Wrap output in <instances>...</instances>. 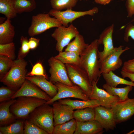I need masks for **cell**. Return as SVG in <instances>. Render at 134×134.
<instances>
[{"mask_svg": "<svg viewBox=\"0 0 134 134\" xmlns=\"http://www.w3.org/2000/svg\"><path fill=\"white\" fill-rule=\"evenodd\" d=\"M99 45L98 39H95L88 45L80 55V67L88 75L92 85L98 81L100 76L98 49Z\"/></svg>", "mask_w": 134, "mask_h": 134, "instance_id": "cell-1", "label": "cell"}, {"mask_svg": "<svg viewBox=\"0 0 134 134\" xmlns=\"http://www.w3.org/2000/svg\"><path fill=\"white\" fill-rule=\"evenodd\" d=\"M27 61L24 59L14 60L9 71L0 81L10 88L17 91L26 80Z\"/></svg>", "mask_w": 134, "mask_h": 134, "instance_id": "cell-2", "label": "cell"}, {"mask_svg": "<svg viewBox=\"0 0 134 134\" xmlns=\"http://www.w3.org/2000/svg\"><path fill=\"white\" fill-rule=\"evenodd\" d=\"M45 103L35 108L26 119L44 130L52 134L54 129L52 107Z\"/></svg>", "mask_w": 134, "mask_h": 134, "instance_id": "cell-3", "label": "cell"}, {"mask_svg": "<svg viewBox=\"0 0 134 134\" xmlns=\"http://www.w3.org/2000/svg\"><path fill=\"white\" fill-rule=\"evenodd\" d=\"M46 102L44 100L35 98L20 97L10 106V110L16 119L25 120L35 108Z\"/></svg>", "mask_w": 134, "mask_h": 134, "instance_id": "cell-4", "label": "cell"}, {"mask_svg": "<svg viewBox=\"0 0 134 134\" xmlns=\"http://www.w3.org/2000/svg\"><path fill=\"white\" fill-rule=\"evenodd\" d=\"M62 25L54 17H51L48 13H40L33 16L31 24L28 30L31 37L40 34L50 28Z\"/></svg>", "mask_w": 134, "mask_h": 134, "instance_id": "cell-5", "label": "cell"}, {"mask_svg": "<svg viewBox=\"0 0 134 134\" xmlns=\"http://www.w3.org/2000/svg\"><path fill=\"white\" fill-rule=\"evenodd\" d=\"M65 65L71 82L80 87L89 98L92 91V85L86 72L80 67L72 64Z\"/></svg>", "mask_w": 134, "mask_h": 134, "instance_id": "cell-6", "label": "cell"}, {"mask_svg": "<svg viewBox=\"0 0 134 134\" xmlns=\"http://www.w3.org/2000/svg\"><path fill=\"white\" fill-rule=\"evenodd\" d=\"M54 84L57 88V93L50 100L46 101L45 104H52L55 101L59 100L69 98L84 100H90L87 94L78 85H75L70 86L59 82Z\"/></svg>", "mask_w": 134, "mask_h": 134, "instance_id": "cell-7", "label": "cell"}, {"mask_svg": "<svg viewBox=\"0 0 134 134\" xmlns=\"http://www.w3.org/2000/svg\"><path fill=\"white\" fill-rule=\"evenodd\" d=\"M48 62L50 67L49 72L51 82L53 84L59 82L68 86L73 85L68 77L65 64L53 56Z\"/></svg>", "mask_w": 134, "mask_h": 134, "instance_id": "cell-8", "label": "cell"}, {"mask_svg": "<svg viewBox=\"0 0 134 134\" xmlns=\"http://www.w3.org/2000/svg\"><path fill=\"white\" fill-rule=\"evenodd\" d=\"M79 34L77 29L72 24L68 27L62 25L57 28L51 35L57 41L56 50L59 52L62 51L64 47Z\"/></svg>", "mask_w": 134, "mask_h": 134, "instance_id": "cell-9", "label": "cell"}, {"mask_svg": "<svg viewBox=\"0 0 134 134\" xmlns=\"http://www.w3.org/2000/svg\"><path fill=\"white\" fill-rule=\"evenodd\" d=\"M98 8L94 7L91 9L84 11H76L72 9H67L64 11H59L53 9L50 10L48 13L57 19L62 25L68 26L69 23H71L76 19L85 15L93 16L98 12Z\"/></svg>", "mask_w": 134, "mask_h": 134, "instance_id": "cell-10", "label": "cell"}, {"mask_svg": "<svg viewBox=\"0 0 134 134\" xmlns=\"http://www.w3.org/2000/svg\"><path fill=\"white\" fill-rule=\"evenodd\" d=\"M123 47L120 45L115 47L113 52L100 63V76L103 73L114 71L121 67L122 62L120 57L123 53L130 49L128 47L124 49Z\"/></svg>", "mask_w": 134, "mask_h": 134, "instance_id": "cell-11", "label": "cell"}, {"mask_svg": "<svg viewBox=\"0 0 134 134\" xmlns=\"http://www.w3.org/2000/svg\"><path fill=\"white\" fill-rule=\"evenodd\" d=\"M111 108L116 124L125 121L134 114V98L120 100Z\"/></svg>", "mask_w": 134, "mask_h": 134, "instance_id": "cell-12", "label": "cell"}, {"mask_svg": "<svg viewBox=\"0 0 134 134\" xmlns=\"http://www.w3.org/2000/svg\"><path fill=\"white\" fill-rule=\"evenodd\" d=\"M21 97L35 98L47 101L51 98L45 92L31 82L26 79L20 88L16 91L11 99Z\"/></svg>", "mask_w": 134, "mask_h": 134, "instance_id": "cell-13", "label": "cell"}, {"mask_svg": "<svg viewBox=\"0 0 134 134\" xmlns=\"http://www.w3.org/2000/svg\"><path fill=\"white\" fill-rule=\"evenodd\" d=\"M94 108V120L98 122L106 131L113 130L116 124L112 108H108L100 105Z\"/></svg>", "mask_w": 134, "mask_h": 134, "instance_id": "cell-14", "label": "cell"}, {"mask_svg": "<svg viewBox=\"0 0 134 134\" xmlns=\"http://www.w3.org/2000/svg\"><path fill=\"white\" fill-rule=\"evenodd\" d=\"M114 28L113 24L106 28L102 32L98 39L99 44H102L104 46L102 51L98 52L100 64L113 52L115 48L112 40Z\"/></svg>", "mask_w": 134, "mask_h": 134, "instance_id": "cell-15", "label": "cell"}, {"mask_svg": "<svg viewBox=\"0 0 134 134\" xmlns=\"http://www.w3.org/2000/svg\"><path fill=\"white\" fill-rule=\"evenodd\" d=\"M98 81L92 84V92L89 98L99 100L101 105L106 108H111L114 104L120 100L119 97L112 95L105 90L99 88L97 84Z\"/></svg>", "mask_w": 134, "mask_h": 134, "instance_id": "cell-16", "label": "cell"}, {"mask_svg": "<svg viewBox=\"0 0 134 134\" xmlns=\"http://www.w3.org/2000/svg\"><path fill=\"white\" fill-rule=\"evenodd\" d=\"M52 108L54 126L73 118L74 109L69 106L56 101L52 104Z\"/></svg>", "mask_w": 134, "mask_h": 134, "instance_id": "cell-17", "label": "cell"}, {"mask_svg": "<svg viewBox=\"0 0 134 134\" xmlns=\"http://www.w3.org/2000/svg\"><path fill=\"white\" fill-rule=\"evenodd\" d=\"M103 128L100 124L94 120L84 122L76 121L74 134H101Z\"/></svg>", "mask_w": 134, "mask_h": 134, "instance_id": "cell-18", "label": "cell"}, {"mask_svg": "<svg viewBox=\"0 0 134 134\" xmlns=\"http://www.w3.org/2000/svg\"><path fill=\"white\" fill-rule=\"evenodd\" d=\"M26 79L36 85L51 98L57 94L58 90L56 86L42 76H26Z\"/></svg>", "mask_w": 134, "mask_h": 134, "instance_id": "cell-19", "label": "cell"}, {"mask_svg": "<svg viewBox=\"0 0 134 134\" xmlns=\"http://www.w3.org/2000/svg\"><path fill=\"white\" fill-rule=\"evenodd\" d=\"M16 99H11L0 102V126L8 125L14 122L17 119L10 111V108Z\"/></svg>", "mask_w": 134, "mask_h": 134, "instance_id": "cell-20", "label": "cell"}, {"mask_svg": "<svg viewBox=\"0 0 134 134\" xmlns=\"http://www.w3.org/2000/svg\"><path fill=\"white\" fill-rule=\"evenodd\" d=\"M62 104L67 105L74 109H80L89 107H95L101 106L100 102L98 100L90 99L89 100H73L70 99H64L58 100Z\"/></svg>", "mask_w": 134, "mask_h": 134, "instance_id": "cell-21", "label": "cell"}, {"mask_svg": "<svg viewBox=\"0 0 134 134\" xmlns=\"http://www.w3.org/2000/svg\"><path fill=\"white\" fill-rule=\"evenodd\" d=\"M15 34L14 27L10 19H7L0 24V44L13 42Z\"/></svg>", "mask_w": 134, "mask_h": 134, "instance_id": "cell-22", "label": "cell"}, {"mask_svg": "<svg viewBox=\"0 0 134 134\" xmlns=\"http://www.w3.org/2000/svg\"><path fill=\"white\" fill-rule=\"evenodd\" d=\"M88 45L85 42L83 36L79 34L68 44L65 51L75 52L80 56Z\"/></svg>", "mask_w": 134, "mask_h": 134, "instance_id": "cell-23", "label": "cell"}, {"mask_svg": "<svg viewBox=\"0 0 134 134\" xmlns=\"http://www.w3.org/2000/svg\"><path fill=\"white\" fill-rule=\"evenodd\" d=\"M59 52L54 57L55 58L64 64H72L80 67L81 59L78 54L73 52L65 51Z\"/></svg>", "mask_w": 134, "mask_h": 134, "instance_id": "cell-24", "label": "cell"}, {"mask_svg": "<svg viewBox=\"0 0 134 134\" xmlns=\"http://www.w3.org/2000/svg\"><path fill=\"white\" fill-rule=\"evenodd\" d=\"M102 75L106 84L109 86L116 87L119 84L125 85H130L134 87V82L129 81L118 76L112 71H110L107 73H102Z\"/></svg>", "mask_w": 134, "mask_h": 134, "instance_id": "cell-25", "label": "cell"}, {"mask_svg": "<svg viewBox=\"0 0 134 134\" xmlns=\"http://www.w3.org/2000/svg\"><path fill=\"white\" fill-rule=\"evenodd\" d=\"M133 87L127 85L124 87L116 88L109 86L106 83L102 85L103 88L105 90L112 95L118 97L121 100H124L129 98L128 94L132 90Z\"/></svg>", "mask_w": 134, "mask_h": 134, "instance_id": "cell-26", "label": "cell"}, {"mask_svg": "<svg viewBox=\"0 0 134 134\" xmlns=\"http://www.w3.org/2000/svg\"><path fill=\"white\" fill-rule=\"evenodd\" d=\"M14 8L17 14L31 12L36 8L35 0H13Z\"/></svg>", "mask_w": 134, "mask_h": 134, "instance_id": "cell-27", "label": "cell"}, {"mask_svg": "<svg viewBox=\"0 0 134 134\" xmlns=\"http://www.w3.org/2000/svg\"><path fill=\"white\" fill-rule=\"evenodd\" d=\"M76 121L74 119L54 126L52 134H73L76 130Z\"/></svg>", "mask_w": 134, "mask_h": 134, "instance_id": "cell-28", "label": "cell"}, {"mask_svg": "<svg viewBox=\"0 0 134 134\" xmlns=\"http://www.w3.org/2000/svg\"><path fill=\"white\" fill-rule=\"evenodd\" d=\"M94 107H89L76 110L73 113V118L76 121L84 122L94 120Z\"/></svg>", "mask_w": 134, "mask_h": 134, "instance_id": "cell-29", "label": "cell"}, {"mask_svg": "<svg viewBox=\"0 0 134 134\" xmlns=\"http://www.w3.org/2000/svg\"><path fill=\"white\" fill-rule=\"evenodd\" d=\"M24 121H16L7 125L1 126L0 131L3 134H24Z\"/></svg>", "mask_w": 134, "mask_h": 134, "instance_id": "cell-30", "label": "cell"}, {"mask_svg": "<svg viewBox=\"0 0 134 134\" xmlns=\"http://www.w3.org/2000/svg\"><path fill=\"white\" fill-rule=\"evenodd\" d=\"M13 0H0V13L4 15L7 19H11L17 16Z\"/></svg>", "mask_w": 134, "mask_h": 134, "instance_id": "cell-31", "label": "cell"}, {"mask_svg": "<svg viewBox=\"0 0 134 134\" xmlns=\"http://www.w3.org/2000/svg\"><path fill=\"white\" fill-rule=\"evenodd\" d=\"M78 0H50L53 9L61 11L65 9H72L76 5Z\"/></svg>", "mask_w": 134, "mask_h": 134, "instance_id": "cell-32", "label": "cell"}, {"mask_svg": "<svg viewBox=\"0 0 134 134\" xmlns=\"http://www.w3.org/2000/svg\"><path fill=\"white\" fill-rule=\"evenodd\" d=\"M13 60L4 55H0V79L9 71L13 62Z\"/></svg>", "mask_w": 134, "mask_h": 134, "instance_id": "cell-33", "label": "cell"}, {"mask_svg": "<svg viewBox=\"0 0 134 134\" xmlns=\"http://www.w3.org/2000/svg\"><path fill=\"white\" fill-rule=\"evenodd\" d=\"M15 46L14 42L0 44V55L6 56L14 60L16 58Z\"/></svg>", "mask_w": 134, "mask_h": 134, "instance_id": "cell-34", "label": "cell"}, {"mask_svg": "<svg viewBox=\"0 0 134 134\" xmlns=\"http://www.w3.org/2000/svg\"><path fill=\"white\" fill-rule=\"evenodd\" d=\"M24 134H48L27 119L24 121Z\"/></svg>", "mask_w": 134, "mask_h": 134, "instance_id": "cell-35", "label": "cell"}, {"mask_svg": "<svg viewBox=\"0 0 134 134\" xmlns=\"http://www.w3.org/2000/svg\"><path fill=\"white\" fill-rule=\"evenodd\" d=\"M21 46L18 53L17 59H23L26 57L30 50L27 37L21 36L20 38Z\"/></svg>", "mask_w": 134, "mask_h": 134, "instance_id": "cell-36", "label": "cell"}, {"mask_svg": "<svg viewBox=\"0 0 134 134\" xmlns=\"http://www.w3.org/2000/svg\"><path fill=\"white\" fill-rule=\"evenodd\" d=\"M16 91L7 86L1 87L0 88V102L11 99Z\"/></svg>", "mask_w": 134, "mask_h": 134, "instance_id": "cell-37", "label": "cell"}, {"mask_svg": "<svg viewBox=\"0 0 134 134\" xmlns=\"http://www.w3.org/2000/svg\"><path fill=\"white\" fill-rule=\"evenodd\" d=\"M43 76L46 78L47 77L45 74L43 67L42 64L39 62L36 63L33 67L31 71L28 73L26 76Z\"/></svg>", "mask_w": 134, "mask_h": 134, "instance_id": "cell-38", "label": "cell"}, {"mask_svg": "<svg viewBox=\"0 0 134 134\" xmlns=\"http://www.w3.org/2000/svg\"><path fill=\"white\" fill-rule=\"evenodd\" d=\"M133 21H134V18ZM129 37L134 40V25L132 24L128 25L125 29L124 37V41L128 42Z\"/></svg>", "mask_w": 134, "mask_h": 134, "instance_id": "cell-39", "label": "cell"}, {"mask_svg": "<svg viewBox=\"0 0 134 134\" xmlns=\"http://www.w3.org/2000/svg\"><path fill=\"white\" fill-rule=\"evenodd\" d=\"M121 70L130 73H134V58L125 62Z\"/></svg>", "mask_w": 134, "mask_h": 134, "instance_id": "cell-40", "label": "cell"}, {"mask_svg": "<svg viewBox=\"0 0 134 134\" xmlns=\"http://www.w3.org/2000/svg\"><path fill=\"white\" fill-rule=\"evenodd\" d=\"M125 6L128 17H131L134 15V0H126Z\"/></svg>", "mask_w": 134, "mask_h": 134, "instance_id": "cell-41", "label": "cell"}, {"mask_svg": "<svg viewBox=\"0 0 134 134\" xmlns=\"http://www.w3.org/2000/svg\"><path fill=\"white\" fill-rule=\"evenodd\" d=\"M40 39L31 37L28 39V44L29 47L31 50L36 48L39 44Z\"/></svg>", "mask_w": 134, "mask_h": 134, "instance_id": "cell-42", "label": "cell"}, {"mask_svg": "<svg viewBox=\"0 0 134 134\" xmlns=\"http://www.w3.org/2000/svg\"><path fill=\"white\" fill-rule=\"evenodd\" d=\"M121 73L123 78H128L131 80V81L134 82V73H130L121 70Z\"/></svg>", "mask_w": 134, "mask_h": 134, "instance_id": "cell-43", "label": "cell"}, {"mask_svg": "<svg viewBox=\"0 0 134 134\" xmlns=\"http://www.w3.org/2000/svg\"><path fill=\"white\" fill-rule=\"evenodd\" d=\"M112 0H94L95 2L97 4L105 5L109 4Z\"/></svg>", "mask_w": 134, "mask_h": 134, "instance_id": "cell-44", "label": "cell"}, {"mask_svg": "<svg viewBox=\"0 0 134 134\" xmlns=\"http://www.w3.org/2000/svg\"><path fill=\"white\" fill-rule=\"evenodd\" d=\"M134 133V129L132 131L127 133V134H132Z\"/></svg>", "mask_w": 134, "mask_h": 134, "instance_id": "cell-45", "label": "cell"}, {"mask_svg": "<svg viewBox=\"0 0 134 134\" xmlns=\"http://www.w3.org/2000/svg\"><path fill=\"white\" fill-rule=\"evenodd\" d=\"M79 1H81L82 0H79Z\"/></svg>", "mask_w": 134, "mask_h": 134, "instance_id": "cell-46", "label": "cell"}]
</instances>
